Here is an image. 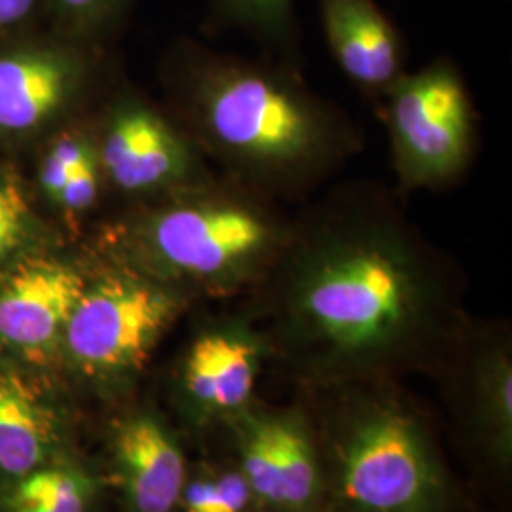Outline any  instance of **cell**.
I'll use <instances>...</instances> for the list:
<instances>
[{"mask_svg":"<svg viewBox=\"0 0 512 512\" xmlns=\"http://www.w3.org/2000/svg\"><path fill=\"white\" fill-rule=\"evenodd\" d=\"M88 61L73 46L21 44L0 52V137H29L65 114Z\"/></svg>","mask_w":512,"mask_h":512,"instance_id":"9","label":"cell"},{"mask_svg":"<svg viewBox=\"0 0 512 512\" xmlns=\"http://www.w3.org/2000/svg\"><path fill=\"white\" fill-rule=\"evenodd\" d=\"M291 222L283 203L217 173L143 202L105 239L110 258L184 294L226 293L266 275Z\"/></svg>","mask_w":512,"mask_h":512,"instance_id":"3","label":"cell"},{"mask_svg":"<svg viewBox=\"0 0 512 512\" xmlns=\"http://www.w3.org/2000/svg\"><path fill=\"white\" fill-rule=\"evenodd\" d=\"M101 184L103 173L97 160V150H93L90 156H86L74 167L55 207H59L69 217H82L90 213L99 202Z\"/></svg>","mask_w":512,"mask_h":512,"instance_id":"20","label":"cell"},{"mask_svg":"<svg viewBox=\"0 0 512 512\" xmlns=\"http://www.w3.org/2000/svg\"><path fill=\"white\" fill-rule=\"evenodd\" d=\"M57 16L74 31H93L105 25L126 0H52Z\"/></svg>","mask_w":512,"mask_h":512,"instance_id":"21","label":"cell"},{"mask_svg":"<svg viewBox=\"0 0 512 512\" xmlns=\"http://www.w3.org/2000/svg\"><path fill=\"white\" fill-rule=\"evenodd\" d=\"M382 101L399 186L418 192L458 183L476 145L475 107L458 67L437 59L404 71Z\"/></svg>","mask_w":512,"mask_h":512,"instance_id":"4","label":"cell"},{"mask_svg":"<svg viewBox=\"0 0 512 512\" xmlns=\"http://www.w3.org/2000/svg\"><path fill=\"white\" fill-rule=\"evenodd\" d=\"M241 461L243 476L247 478L253 494L283 507V486L272 420L249 423L241 439Z\"/></svg>","mask_w":512,"mask_h":512,"instance_id":"15","label":"cell"},{"mask_svg":"<svg viewBox=\"0 0 512 512\" xmlns=\"http://www.w3.org/2000/svg\"><path fill=\"white\" fill-rule=\"evenodd\" d=\"M93 139L103 181L141 202L217 175L177 122L135 95H120L112 103Z\"/></svg>","mask_w":512,"mask_h":512,"instance_id":"6","label":"cell"},{"mask_svg":"<svg viewBox=\"0 0 512 512\" xmlns=\"http://www.w3.org/2000/svg\"><path fill=\"white\" fill-rule=\"evenodd\" d=\"M38 238V220L18 177L0 169V266L19 255Z\"/></svg>","mask_w":512,"mask_h":512,"instance_id":"16","label":"cell"},{"mask_svg":"<svg viewBox=\"0 0 512 512\" xmlns=\"http://www.w3.org/2000/svg\"><path fill=\"white\" fill-rule=\"evenodd\" d=\"M169 90L205 160L275 202H308L365 148L348 112L289 67L184 46Z\"/></svg>","mask_w":512,"mask_h":512,"instance_id":"2","label":"cell"},{"mask_svg":"<svg viewBox=\"0 0 512 512\" xmlns=\"http://www.w3.org/2000/svg\"><path fill=\"white\" fill-rule=\"evenodd\" d=\"M217 512H243L253 490L243 473H228L215 480Z\"/></svg>","mask_w":512,"mask_h":512,"instance_id":"22","label":"cell"},{"mask_svg":"<svg viewBox=\"0 0 512 512\" xmlns=\"http://www.w3.org/2000/svg\"><path fill=\"white\" fill-rule=\"evenodd\" d=\"M283 507H304L317 488V465L310 442L293 421L272 420Z\"/></svg>","mask_w":512,"mask_h":512,"instance_id":"14","label":"cell"},{"mask_svg":"<svg viewBox=\"0 0 512 512\" xmlns=\"http://www.w3.org/2000/svg\"><path fill=\"white\" fill-rule=\"evenodd\" d=\"M264 348V340L245 323L203 329L184 353L183 384L188 395L219 410L247 403Z\"/></svg>","mask_w":512,"mask_h":512,"instance_id":"11","label":"cell"},{"mask_svg":"<svg viewBox=\"0 0 512 512\" xmlns=\"http://www.w3.org/2000/svg\"><path fill=\"white\" fill-rule=\"evenodd\" d=\"M186 306L183 291L110 258L105 272L88 277L61 344L90 376H126L147 363Z\"/></svg>","mask_w":512,"mask_h":512,"instance_id":"5","label":"cell"},{"mask_svg":"<svg viewBox=\"0 0 512 512\" xmlns=\"http://www.w3.org/2000/svg\"><path fill=\"white\" fill-rule=\"evenodd\" d=\"M323 31L340 71L382 97L406 71L401 38L374 0H319Z\"/></svg>","mask_w":512,"mask_h":512,"instance_id":"10","label":"cell"},{"mask_svg":"<svg viewBox=\"0 0 512 512\" xmlns=\"http://www.w3.org/2000/svg\"><path fill=\"white\" fill-rule=\"evenodd\" d=\"M116 456L139 512H171L184 490V459L158 421L135 418L116 435Z\"/></svg>","mask_w":512,"mask_h":512,"instance_id":"12","label":"cell"},{"mask_svg":"<svg viewBox=\"0 0 512 512\" xmlns=\"http://www.w3.org/2000/svg\"><path fill=\"white\" fill-rule=\"evenodd\" d=\"M294 0H213L222 16L266 37L279 38L291 29Z\"/></svg>","mask_w":512,"mask_h":512,"instance_id":"19","label":"cell"},{"mask_svg":"<svg viewBox=\"0 0 512 512\" xmlns=\"http://www.w3.org/2000/svg\"><path fill=\"white\" fill-rule=\"evenodd\" d=\"M16 512H57L48 507H40V505H31V503H16Z\"/></svg>","mask_w":512,"mask_h":512,"instance_id":"25","label":"cell"},{"mask_svg":"<svg viewBox=\"0 0 512 512\" xmlns=\"http://www.w3.org/2000/svg\"><path fill=\"white\" fill-rule=\"evenodd\" d=\"M279 334L325 365L385 363L435 336L444 260L376 181L332 184L293 215L262 277Z\"/></svg>","mask_w":512,"mask_h":512,"instance_id":"1","label":"cell"},{"mask_svg":"<svg viewBox=\"0 0 512 512\" xmlns=\"http://www.w3.org/2000/svg\"><path fill=\"white\" fill-rule=\"evenodd\" d=\"M183 492L186 512H217L215 480H196Z\"/></svg>","mask_w":512,"mask_h":512,"instance_id":"24","label":"cell"},{"mask_svg":"<svg viewBox=\"0 0 512 512\" xmlns=\"http://www.w3.org/2000/svg\"><path fill=\"white\" fill-rule=\"evenodd\" d=\"M88 275L61 256H19L0 277V346L38 357L63 342Z\"/></svg>","mask_w":512,"mask_h":512,"instance_id":"8","label":"cell"},{"mask_svg":"<svg viewBox=\"0 0 512 512\" xmlns=\"http://www.w3.org/2000/svg\"><path fill=\"white\" fill-rule=\"evenodd\" d=\"M95 150V139L86 131H65L57 135L38 167V186L42 194L57 203L74 167Z\"/></svg>","mask_w":512,"mask_h":512,"instance_id":"17","label":"cell"},{"mask_svg":"<svg viewBox=\"0 0 512 512\" xmlns=\"http://www.w3.org/2000/svg\"><path fill=\"white\" fill-rule=\"evenodd\" d=\"M16 503H31L57 512H86L84 494L76 478L63 471H33L23 476Z\"/></svg>","mask_w":512,"mask_h":512,"instance_id":"18","label":"cell"},{"mask_svg":"<svg viewBox=\"0 0 512 512\" xmlns=\"http://www.w3.org/2000/svg\"><path fill=\"white\" fill-rule=\"evenodd\" d=\"M342 490L361 512H429L439 475L416 425L378 410L357 423L342 454Z\"/></svg>","mask_w":512,"mask_h":512,"instance_id":"7","label":"cell"},{"mask_svg":"<svg viewBox=\"0 0 512 512\" xmlns=\"http://www.w3.org/2000/svg\"><path fill=\"white\" fill-rule=\"evenodd\" d=\"M54 444V423L27 380L0 368V473L37 471Z\"/></svg>","mask_w":512,"mask_h":512,"instance_id":"13","label":"cell"},{"mask_svg":"<svg viewBox=\"0 0 512 512\" xmlns=\"http://www.w3.org/2000/svg\"><path fill=\"white\" fill-rule=\"evenodd\" d=\"M37 6L38 0H0V35L21 27Z\"/></svg>","mask_w":512,"mask_h":512,"instance_id":"23","label":"cell"}]
</instances>
